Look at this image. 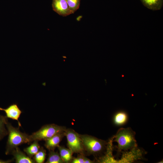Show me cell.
<instances>
[{
    "label": "cell",
    "instance_id": "1",
    "mask_svg": "<svg viewBox=\"0 0 163 163\" xmlns=\"http://www.w3.org/2000/svg\"><path fill=\"white\" fill-rule=\"evenodd\" d=\"M6 126L8 136L6 147V155L11 154L14 149L23 144H29L31 142L30 135L21 132L19 128L13 127L8 122Z\"/></svg>",
    "mask_w": 163,
    "mask_h": 163
},
{
    "label": "cell",
    "instance_id": "2",
    "mask_svg": "<svg viewBox=\"0 0 163 163\" xmlns=\"http://www.w3.org/2000/svg\"><path fill=\"white\" fill-rule=\"evenodd\" d=\"M135 133L130 128L120 129L114 136V141L117 143V148L119 151L132 149L136 146Z\"/></svg>",
    "mask_w": 163,
    "mask_h": 163
},
{
    "label": "cell",
    "instance_id": "3",
    "mask_svg": "<svg viewBox=\"0 0 163 163\" xmlns=\"http://www.w3.org/2000/svg\"><path fill=\"white\" fill-rule=\"evenodd\" d=\"M66 129L65 126L54 124L44 125L30 135V142L35 140H45L57 134L64 132Z\"/></svg>",
    "mask_w": 163,
    "mask_h": 163
},
{
    "label": "cell",
    "instance_id": "4",
    "mask_svg": "<svg viewBox=\"0 0 163 163\" xmlns=\"http://www.w3.org/2000/svg\"><path fill=\"white\" fill-rule=\"evenodd\" d=\"M85 150L91 154H97L101 152L105 149L106 142L94 137L87 135H80Z\"/></svg>",
    "mask_w": 163,
    "mask_h": 163
},
{
    "label": "cell",
    "instance_id": "5",
    "mask_svg": "<svg viewBox=\"0 0 163 163\" xmlns=\"http://www.w3.org/2000/svg\"><path fill=\"white\" fill-rule=\"evenodd\" d=\"M64 134L66 137L69 149L73 153L84 155L85 150L79 134L71 129H66Z\"/></svg>",
    "mask_w": 163,
    "mask_h": 163
},
{
    "label": "cell",
    "instance_id": "6",
    "mask_svg": "<svg viewBox=\"0 0 163 163\" xmlns=\"http://www.w3.org/2000/svg\"><path fill=\"white\" fill-rule=\"evenodd\" d=\"M52 7L54 11L62 16H66L73 13L66 0H52Z\"/></svg>",
    "mask_w": 163,
    "mask_h": 163
},
{
    "label": "cell",
    "instance_id": "7",
    "mask_svg": "<svg viewBox=\"0 0 163 163\" xmlns=\"http://www.w3.org/2000/svg\"><path fill=\"white\" fill-rule=\"evenodd\" d=\"M0 110L5 112L7 118L17 121L18 122L19 126H21V123L19 121L18 119L22 112L17 104H12L6 108L0 107Z\"/></svg>",
    "mask_w": 163,
    "mask_h": 163
},
{
    "label": "cell",
    "instance_id": "8",
    "mask_svg": "<svg viewBox=\"0 0 163 163\" xmlns=\"http://www.w3.org/2000/svg\"><path fill=\"white\" fill-rule=\"evenodd\" d=\"M64 132L57 134L46 140L44 145L49 151H54L65 136Z\"/></svg>",
    "mask_w": 163,
    "mask_h": 163
},
{
    "label": "cell",
    "instance_id": "9",
    "mask_svg": "<svg viewBox=\"0 0 163 163\" xmlns=\"http://www.w3.org/2000/svg\"><path fill=\"white\" fill-rule=\"evenodd\" d=\"M11 154L13 156L16 163H35L34 159L25 155L18 147L14 149Z\"/></svg>",
    "mask_w": 163,
    "mask_h": 163
},
{
    "label": "cell",
    "instance_id": "10",
    "mask_svg": "<svg viewBox=\"0 0 163 163\" xmlns=\"http://www.w3.org/2000/svg\"><path fill=\"white\" fill-rule=\"evenodd\" d=\"M128 120L127 113L124 111H120L117 112L114 115L113 122L115 125L120 126L126 124Z\"/></svg>",
    "mask_w": 163,
    "mask_h": 163
},
{
    "label": "cell",
    "instance_id": "11",
    "mask_svg": "<svg viewBox=\"0 0 163 163\" xmlns=\"http://www.w3.org/2000/svg\"><path fill=\"white\" fill-rule=\"evenodd\" d=\"M141 1L144 6L153 10L160 9L163 4V0H141Z\"/></svg>",
    "mask_w": 163,
    "mask_h": 163
},
{
    "label": "cell",
    "instance_id": "12",
    "mask_svg": "<svg viewBox=\"0 0 163 163\" xmlns=\"http://www.w3.org/2000/svg\"><path fill=\"white\" fill-rule=\"evenodd\" d=\"M57 148L59 152L60 155L64 163H69L72 161L73 157V153L69 149L59 145Z\"/></svg>",
    "mask_w": 163,
    "mask_h": 163
},
{
    "label": "cell",
    "instance_id": "13",
    "mask_svg": "<svg viewBox=\"0 0 163 163\" xmlns=\"http://www.w3.org/2000/svg\"><path fill=\"white\" fill-rule=\"evenodd\" d=\"M37 140L33 141V143L29 146L24 149V151L29 157L31 158L39 151L40 146Z\"/></svg>",
    "mask_w": 163,
    "mask_h": 163
},
{
    "label": "cell",
    "instance_id": "14",
    "mask_svg": "<svg viewBox=\"0 0 163 163\" xmlns=\"http://www.w3.org/2000/svg\"><path fill=\"white\" fill-rule=\"evenodd\" d=\"M8 122L6 116L0 115V141L8 134L6 124Z\"/></svg>",
    "mask_w": 163,
    "mask_h": 163
},
{
    "label": "cell",
    "instance_id": "15",
    "mask_svg": "<svg viewBox=\"0 0 163 163\" xmlns=\"http://www.w3.org/2000/svg\"><path fill=\"white\" fill-rule=\"evenodd\" d=\"M46 163H63L64 161L60 155L54 151H50Z\"/></svg>",
    "mask_w": 163,
    "mask_h": 163
},
{
    "label": "cell",
    "instance_id": "16",
    "mask_svg": "<svg viewBox=\"0 0 163 163\" xmlns=\"http://www.w3.org/2000/svg\"><path fill=\"white\" fill-rule=\"evenodd\" d=\"M46 155V150L43 147H41L38 152L33 156V159L35 162L43 163L45 160Z\"/></svg>",
    "mask_w": 163,
    "mask_h": 163
},
{
    "label": "cell",
    "instance_id": "17",
    "mask_svg": "<svg viewBox=\"0 0 163 163\" xmlns=\"http://www.w3.org/2000/svg\"><path fill=\"white\" fill-rule=\"evenodd\" d=\"M68 6L74 13L79 8L80 0H66Z\"/></svg>",
    "mask_w": 163,
    "mask_h": 163
},
{
    "label": "cell",
    "instance_id": "18",
    "mask_svg": "<svg viewBox=\"0 0 163 163\" xmlns=\"http://www.w3.org/2000/svg\"><path fill=\"white\" fill-rule=\"evenodd\" d=\"M85 157L83 155L80 154L77 157L73 158L71 163H85Z\"/></svg>",
    "mask_w": 163,
    "mask_h": 163
},
{
    "label": "cell",
    "instance_id": "19",
    "mask_svg": "<svg viewBox=\"0 0 163 163\" xmlns=\"http://www.w3.org/2000/svg\"><path fill=\"white\" fill-rule=\"evenodd\" d=\"M12 161V160H4L0 159V163H9Z\"/></svg>",
    "mask_w": 163,
    "mask_h": 163
},
{
    "label": "cell",
    "instance_id": "20",
    "mask_svg": "<svg viewBox=\"0 0 163 163\" xmlns=\"http://www.w3.org/2000/svg\"><path fill=\"white\" fill-rule=\"evenodd\" d=\"M93 162V161L85 157V163H92Z\"/></svg>",
    "mask_w": 163,
    "mask_h": 163
}]
</instances>
